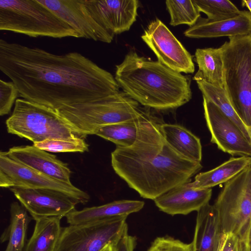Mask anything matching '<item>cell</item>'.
<instances>
[{
  "mask_svg": "<svg viewBox=\"0 0 251 251\" xmlns=\"http://www.w3.org/2000/svg\"><path fill=\"white\" fill-rule=\"evenodd\" d=\"M0 70L19 97L57 115L115 94V77L77 52L62 55L0 39Z\"/></svg>",
  "mask_w": 251,
  "mask_h": 251,
  "instance_id": "1",
  "label": "cell"
},
{
  "mask_svg": "<svg viewBox=\"0 0 251 251\" xmlns=\"http://www.w3.org/2000/svg\"><path fill=\"white\" fill-rule=\"evenodd\" d=\"M149 114L131 147L117 146L111 153L115 172L141 197L154 200L172 188L191 181L201 162L189 160L173 149Z\"/></svg>",
  "mask_w": 251,
  "mask_h": 251,
  "instance_id": "2",
  "label": "cell"
},
{
  "mask_svg": "<svg viewBox=\"0 0 251 251\" xmlns=\"http://www.w3.org/2000/svg\"><path fill=\"white\" fill-rule=\"evenodd\" d=\"M115 78L122 91L148 108L168 110L192 98L191 77L131 50L116 66Z\"/></svg>",
  "mask_w": 251,
  "mask_h": 251,
  "instance_id": "3",
  "label": "cell"
},
{
  "mask_svg": "<svg viewBox=\"0 0 251 251\" xmlns=\"http://www.w3.org/2000/svg\"><path fill=\"white\" fill-rule=\"evenodd\" d=\"M0 30L31 37L79 38L73 28L38 0H0Z\"/></svg>",
  "mask_w": 251,
  "mask_h": 251,
  "instance_id": "4",
  "label": "cell"
},
{
  "mask_svg": "<svg viewBox=\"0 0 251 251\" xmlns=\"http://www.w3.org/2000/svg\"><path fill=\"white\" fill-rule=\"evenodd\" d=\"M228 38L220 47L224 88L236 112L251 130V35Z\"/></svg>",
  "mask_w": 251,
  "mask_h": 251,
  "instance_id": "5",
  "label": "cell"
},
{
  "mask_svg": "<svg viewBox=\"0 0 251 251\" xmlns=\"http://www.w3.org/2000/svg\"><path fill=\"white\" fill-rule=\"evenodd\" d=\"M5 123L9 133L33 144L48 139L80 137L53 110L24 99H17Z\"/></svg>",
  "mask_w": 251,
  "mask_h": 251,
  "instance_id": "6",
  "label": "cell"
},
{
  "mask_svg": "<svg viewBox=\"0 0 251 251\" xmlns=\"http://www.w3.org/2000/svg\"><path fill=\"white\" fill-rule=\"evenodd\" d=\"M213 205L222 232L237 236L244 249L251 222V166L225 183Z\"/></svg>",
  "mask_w": 251,
  "mask_h": 251,
  "instance_id": "7",
  "label": "cell"
},
{
  "mask_svg": "<svg viewBox=\"0 0 251 251\" xmlns=\"http://www.w3.org/2000/svg\"><path fill=\"white\" fill-rule=\"evenodd\" d=\"M127 217L62 227L54 251H102L121 236L127 227Z\"/></svg>",
  "mask_w": 251,
  "mask_h": 251,
  "instance_id": "8",
  "label": "cell"
},
{
  "mask_svg": "<svg viewBox=\"0 0 251 251\" xmlns=\"http://www.w3.org/2000/svg\"><path fill=\"white\" fill-rule=\"evenodd\" d=\"M0 186L45 189L63 193L76 203L85 204L90 196L73 184H68L24 166L10 158L6 151L0 152Z\"/></svg>",
  "mask_w": 251,
  "mask_h": 251,
  "instance_id": "9",
  "label": "cell"
},
{
  "mask_svg": "<svg viewBox=\"0 0 251 251\" xmlns=\"http://www.w3.org/2000/svg\"><path fill=\"white\" fill-rule=\"evenodd\" d=\"M141 38L166 67L179 73L194 72L193 56L160 20L151 22Z\"/></svg>",
  "mask_w": 251,
  "mask_h": 251,
  "instance_id": "10",
  "label": "cell"
},
{
  "mask_svg": "<svg viewBox=\"0 0 251 251\" xmlns=\"http://www.w3.org/2000/svg\"><path fill=\"white\" fill-rule=\"evenodd\" d=\"M204 114L211 142L232 155L251 157V144L242 131L211 101L203 97Z\"/></svg>",
  "mask_w": 251,
  "mask_h": 251,
  "instance_id": "11",
  "label": "cell"
},
{
  "mask_svg": "<svg viewBox=\"0 0 251 251\" xmlns=\"http://www.w3.org/2000/svg\"><path fill=\"white\" fill-rule=\"evenodd\" d=\"M9 189L34 220L45 217L62 219L76 210V202L60 192L22 187Z\"/></svg>",
  "mask_w": 251,
  "mask_h": 251,
  "instance_id": "12",
  "label": "cell"
},
{
  "mask_svg": "<svg viewBox=\"0 0 251 251\" xmlns=\"http://www.w3.org/2000/svg\"><path fill=\"white\" fill-rule=\"evenodd\" d=\"M67 23L84 38L110 43L114 37L94 19L86 8L84 0H38Z\"/></svg>",
  "mask_w": 251,
  "mask_h": 251,
  "instance_id": "13",
  "label": "cell"
},
{
  "mask_svg": "<svg viewBox=\"0 0 251 251\" xmlns=\"http://www.w3.org/2000/svg\"><path fill=\"white\" fill-rule=\"evenodd\" d=\"M96 22L113 37L129 30L136 21L137 0H84Z\"/></svg>",
  "mask_w": 251,
  "mask_h": 251,
  "instance_id": "14",
  "label": "cell"
},
{
  "mask_svg": "<svg viewBox=\"0 0 251 251\" xmlns=\"http://www.w3.org/2000/svg\"><path fill=\"white\" fill-rule=\"evenodd\" d=\"M14 161L49 177L72 184L71 171L68 164L56 156L33 145L15 146L6 151Z\"/></svg>",
  "mask_w": 251,
  "mask_h": 251,
  "instance_id": "15",
  "label": "cell"
},
{
  "mask_svg": "<svg viewBox=\"0 0 251 251\" xmlns=\"http://www.w3.org/2000/svg\"><path fill=\"white\" fill-rule=\"evenodd\" d=\"M190 182L179 184L158 197L153 200L156 206L171 215H186L209 203L211 188L195 189L189 185Z\"/></svg>",
  "mask_w": 251,
  "mask_h": 251,
  "instance_id": "16",
  "label": "cell"
},
{
  "mask_svg": "<svg viewBox=\"0 0 251 251\" xmlns=\"http://www.w3.org/2000/svg\"><path fill=\"white\" fill-rule=\"evenodd\" d=\"M184 34L187 37L197 39L251 35V13L241 11L236 17L217 21L200 17Z\"/></svg>",
  "mask_w": 251,
  "mask_h": 251,
  "instance_id": "17",
  "label": "cell"
},
{
  "mask_svg": "<svg viewBox=\"0 0 251 251\" xmlns=\"http://www.w3.org/2000/svg\"><path fill=\"white\" fill-rule=\"evenodd\" d=\"M144 202L137 200L115 201L103 205L86 207L80 210H75L66 218L70 225H79L97 223L108 220L141 210Z\"/></svg>",
  "mask_w": 251,
  "mask_h": 251,
  "instance_id": "18",
  "label": "cell"
},
{
  "mask_svg": "<svg viewBox=\"0 0 251 251\" xmlns=\"http://www.w3.org/2000/svg\"><path fill=\"white\" fill-rule=\"evenodd\" d=\"M223 234L216 209L206 204L197 211L192 251H218Z\"/></svg>",
  "mask_w": 251,
  "mask_h": 251,
  "instance_id": "19",
  "label": "cell"
},
{
  "mask_svg": "<svg viewBox=\"0 0 251 251\" xmlns=\"http://www.w3.org/2000/svg\"><path fill=\"white\" fill-rule=\"evenodd\" d=\"M163 137L170 146L185 158L201 162L202 147L200 138L185 127L177 124L159 125Z\"/></svg>",
  "mask_w": 251,
  "mask_h": 251,
  "instance_id": "20",
  "label": "cell"
},
{
  "mask_svg": "<svg viewBox=\"0 0 251 251\" xmlns=\"http://www.w3.org/2000/svg\"><path fill=\"white\" fill-rule=\"evenodd\" d=\"M251 166V157H232L213 169L200 173L189 185L195 189L211 188L225 183Z\"/></svg>",
  "mask_w": 251,
  "mask_h": 251,
  "instance_id": "21",
  "label": "cell"
},
{
  "mask_svg": "<svg viewBox=\"0 0 251 251\" xmlns=\"http://www.w3.org/2000/svg\"><path fill=\"white\" fill-rule=\"evenodd\" d=\"M193 79L196 80L202 97L213 103L238 126L246 139L251 144V130L246 126L236 112L225 89L208 83L198 72L196 73Z\"/></svg>",
  "mask_w": 251,
  "mask_h": 251,
  "instance_id": "22",
  "label": "cell"
},
{
  "mask_svg": "<svg viewBox=\"0 0 251 251\" xmlns=\"http://www.w3.org/2000/svg\"><path fill=\"white\" fill-rule=\"evenodd\" d=\"M57 217L38 218L24 251H54L62 227Z\"/></svg>",
  "mask_w": 251,
  "mask_h": 251,
  "instance_id": "23",
  "label": "cell"
},
{
  "mask_svg": "<svg viewBox=\"0 0 251 251\" xmlns=\"http://www.w3.org/2000/svg\"><path fill=\"white\" fill-rule=\"evenodd\" d=\"M10 224L1 236V242L8 240L4 251H24L28 224L27 211L17 201L11 203Z\"/></svg>",
  "mask_w": 251,
  "mask_h": 251,
  "instance_id": "24",
  "label": "cell"
},
{
  "mask_svg": "<svg viewBox=\"0 0 251 251\" xmlns=\"http://www.w3.org/2000/svg\"><path fill=\"white\" fill-rule=\"evenodd\" d=\"M195 56L199 67L197 72L201 77L208 83L224 88V63L221 48L197 49Z\"/></svg>",
  "mask_w": 251,
  "mask_h": 251,
  "instance_id": "25",
  "label": "cell"
},
{
  "mask_svg": "<svg viewBox=\"0 0 251 251\" xmlns=\"http://www.w3.org/2000/svg\"><path fill=\"white\" fill-rule=\"evenodd\" d=\"M149 113L134 120L111 124L100 126L95 135L110 141L117 146L129 147L136 141L144 120Z\"/></svg>",
  "mask_w": 251,
  "mask_h": 251,
  "instance_id": "26",
  "label": "cell"
},
{
  "mask_svg": "<svg viewBox=\"0 0 251 251\" xmlns=\"http://www.w3.org/2000/svg\"><path fill=\"white\" fill-rule=\"evenodd\" d=\"M172 26L194 25L201 17L200 12L193 0H167L165 1Z\"/></svg>",
  "mask_w": 251,
  "mask_h": 251,
  "instance_id": "27",
  "label": "cell"
},
{
  "mask_svg": "<svg viewBox=\"0 0 251 251\" xmlns=\"http://www.w3.org/2000/svg\"><path fill=\"white\" fill-rule=\"evenodd\" d=\"M200 12L205 14L207 19L217 21L238 16L241 11L228 0H193Z\"/></svg>",
  "mask_w": 251,
  "mask_h": 251,
  "instance_id": "28",
  "label": "cell"
},
{
  "mask_svg": "<svg viewBox=\"0 0 251 251\" xmlns=\"http://www.w3.org/2000/svg\"><path fill=\"white\" fill-rule=\"evenodd\" d=\"M35 147L51 152H84L89 151V145L81 137L74 140L48 139L34 143Z\"/></svg>",
  "mask_w": 251,
  "mask_h": 251,
  "instance_id": "29",
  "label": "cell"
},
{
  "mask_svg": "<svg viewBox=\"0 0 251 251\" xmlns=\"http://www.w3.org/2000/svg\"><path fill=\"white\" fill-rule=\"evenodd\" d=\"M19 97L18 88L12 81L0 80V115L4 116L10 113Z\"/></svg>",
  "mask_w": 251,
  "mask_h": 251,
  "instance_id": "30",
  "label": "cell"
},
{
  "mask_svg": "<svg viewBox=\"0 0 251 251\" xmlns=\"http://www.w3.org/2000/svg\"><path fill=\"white\" fill-rule=\"evenodd\" d=\"M147 251H192L191 244L170 237H158Z\"/></svg>",
  "mask_w": 251,
  "mask_h": 251,
  "instance_id": "31",
  "label": "cell"
},
{
  "mask_svg": "<svg viewBox=\"0 0 251 251\" xmlns=\"http://www.w3.org/2000/svg\"><path fill=\"white\" fill-rule=\"evenodd\" d=\"M136 244V238L128 234L127 227L114 244L113 251H134Z\"/></svg>",
  "mask_w": 251,
  "mask_h": 251,
  "instance_id": "32",
  "label": "cell"
},
{
  "mask_svg": "<svg viewBox=\"0 0 251 251\" xmlns=\"http://www.w3.org/2000/svg\"><path fill=\"white\" fill-rule=\"evenodd\" d=\"M242 251L244 248L238 238L233 234H226L221 251Z\"/></svg>",
  "mask_w": 251,
  "mask_h": 251,
  "instance_id": "33",
  "label": "cell"
},
{
  "mask_svg": "<svg viewBox=\"0 0 251 251\" xmlns=\"http://www.w3.org/2000/svg\"><path fill=\"white\" fill-rule=\"evenodd\" d=\"M244 251H251V222L247 234Z\"/></svg>",
  "mask_w": 251,
  "mask_h": 251,
  "instance_id": "34",
  "label": "cell"
},
{
  "mask_svg": "<svg viewBox=\"0 0 251 251\" xmlns=\"http://www.w3.org/2000/svg\"><path fill=\"white\" fill-rule=\"evenodd\" d=\"M242 5L243 6H246L250 10V12L251 13V0H242Z\"/></svg>",
  "mask_w": 251,
  "mask_h": 251,
  "instance_id": "35",
  "label": "cell"
},
{
  "mask_svg": "<svg viewBox=\"0 0 251 251\" xmlns=\"http://www.w3.org/2000/svg\"><path fill=\"white\" fill-rule=\"evenodd\" d=\"M226 234H222L221 238L220 247L218 250V251H222V249L223 248V246L224 243L225 242V240L226 239Z\"/></svg>",
  "mask_w": 251,
  "mask_h": 251,
  "instance_id": "36",
  "label": "cell"
},
{
  "mask_svg": "<svg viewBox=\"0 0 251 251\" xmlns=\"http://www.w3.org/2000/svg\"><path fill=\"white\" fill-rule=\"evenodd\" d=\"M113 245H108L102 251H114Z\"/></svg>",
  "mask_w": 251,
  "mask_h": 251,
  "instance_id": "37",
  "label": "cell"
}]
</instances>
